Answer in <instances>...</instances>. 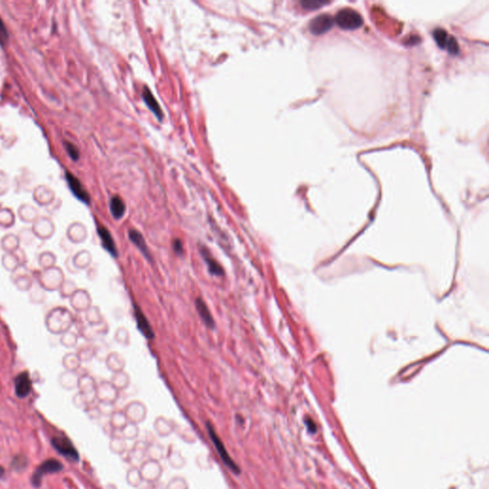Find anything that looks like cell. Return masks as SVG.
<instances>
[{
  "label": "cell",
  "mask_w": 489,
  "mask_h": 489,
  "mask_svg": "<svg viewBox=\"0 0 489 489\" xmlns=\"http://www.w3.org/2000/svg\"><path fill=\"white\" fill-rule=\"evenodd\" d=\"M110 210L116 219H120L125 212V205L119 196H114L110 201Z\"/></svg>",
  "instance_id": "cell-14"
},
{
  "label": "cell",
  "mask_w": 489,
  "mask_h": 489,
  "mask_svg": "<svg viewBox=\"0 0 489 489\" xmlns=\"http://www.w3.org/2000/svg\"><path fill=\"white\" fill-rule=\"evenodd\" d=\"M8 37H9V35H8L7 29H6L2 19L0 18V44L5 45L6 42L8 41Z\"/></svg>",
  "instance_id": "cell-20"
},
{
  "label": "cell",
  "mask_w": 489,
  "mask_h": 489,
  "mask_svg": "<svg viewBox=\"0 0 489 489\" xmlns=\"http://www.w3.org/2000/svg\"><path fill=\"white\" fill-rule=\"evenodd\" d=\"M446 49L448 50V52L452 55H457L458 53V44L457 42V40L453 37V36H450L449 37V40H448V43H447V46H446Z\"/></svg>",
  "instance_id": "cell-19"
},
{
  "label": "cell",
  "mask_w": 489,
  "mask_h": 489,
  "mask_svg": "<svg viewBox=\"0 0 489 489\" xmlns=\"http://www.w3.org/2000/svg\"><path fill=\"white\" fill-rule=\"evenodd\" d=\"M52 446L64 458L71 459L73 461L79 460V454L75 445L66 436H55L51 439Z\"/></svg>",
  "instance_id": "cell-4"
},
{
  "label": "cell",
  "mask_w": 489,
  "mask_h": 489,
  "mask_svg": "<svg viewBox=\"0 0 489 489\" xmlns=\"http://www.w3.org/2000/svg\"><path fill=\"white\" fill-rule=\"evenodd\" d=\"M63 469V464L56 458H49L39 464L31 477V484L34 488L38 489L41 486L42 478L47 474L61 472Z\"/></svg>",
  "instance_id": "cell-1"
},
{
  "label": "cell",
  "mask_w": 489,
  "mask_h": 489,
  "mask_svg": "<svg viewBox=\"0 0 489 489\" xmlns=\"http://www.w3.org/2000/svg\"><path fill=\"white\" fill-rule=\"evenodd\" d=\"M173 249L178 255H182L183 252V245L180 239H175L173 241Z\"/></svg>",
  "instance_id": "cell-21"
},
{
  "label": "cell",
  "mask_w": 489,
  "mask_h": 489,
  "mask_svg": "<svg viewBox=\"0 0 489 489\" xmlns=\"http://www.w3.org/2000/svg\"><path fill=\"white\" fill-rule=\"evenodd\" d=\"M207 429H208V432H209V435H210V440L212 441L213 443L214 446L220 456V458L222 459V461L229 467V469L233 472V473L238 475L241 472V469L240 467L236 464V462L230 458V456L224 445L223 442L221 441V439L219 438V436L216 434L215 430H214L213 426L211 425L210 422H208L207 423Z\"/></svg>",
  "instance_id": "cell-2"
},
{
  "label": "cell",
  "mask_w": 489,
  "mask_h": 489,
  "mask_svg": "<svg viewBox=\"0 0 489 489\" xmlns=\"http://www.w3.org/2000/svg\"><path fill=\"white\" fill-rule=\"evenodd\" d=\"M65 144V148L67 150L68 154L70 155V157L74 160V161H77L78 158H79V152H78V149L76 148V145H74L72 142L70 141H65L64 142Z\"/></svg>",
  "instance_id": "cell-18"
},
{
  "label": "cell",
  "mask_w": 489,
  "mask_h": 489,
  "mask_svg": "<svg viewBox=\"0 0 489 489\" xmlns=\"http://www.w3.org/2000/svg\"><path fill=\"white\" fill-rule=\"evenodd\" d=\"M201 252H202V257L207 263V265L209 267V271L211 275H216V276H222V275H225L223 267L216 260L214 259L209 249L202 247Z\"/></svg>",
  "instance_id": "cell-11"
},
{
  "label": "cell",
  "mask_w": 489,
  "mask_h": 489,
  "mask_svg": "<svg viewBox=\"0 0 489 489\" xmlns=\"http://www.w3.org/2000/svg\"><path fill=\"white\" fill-rule=\"evenodd\" d=\"M142 99L144 101V103L146 104V105L148 106V108L152 111L154 113V115L160 120L162 121L163 118H164V113H163V110L161 109V106L160 105L158 104V102L156 101V99L154 98V96L152 95L151 91L147 88V87H144L143 88V92H142Z\"/></svg>",
  "instance_id": "cell-12"
},
{
  "label": "cell",
  "mask_w": 489,
  "mask_h": 489,
  "mask_svg": "<svg viewBox=\"0 0 489 489\" xmlns=\"http://www.w3.org/2000/svg\"><path fill=\"white\" fill-rule=\"evenodd\" d=\"M66 180H67V183H68L71 191L73 192V194L76 196V198L80 200L81 202L85 203V204L90 203V196H89L88 192L84 189V187L82 186L79 180L76 178L71 172H68V171L66 172Z\"/></svg>",
  "instance_id": "cell-7"
},
{
  "label": "cell",
  "mask_w": 489,
  "mask_h": 489,
  "mask_svg": "<svg viewBox=\"0 0 489 489\" xmlns=\"http://www.w3.org/2000/svg\"><path fill=\"white\" fill-rule=\"evenodd\" d=\"M128 233H129L128 235H129V238L132 241V243L137 246L138 248L143 253V255L147 259H150L151 256L149 253V249L147 247V244L145 243L143 236L136 229H130Z\"/></svg>",
  "instance_id": "cell-13"
},
{
  "label": "cell",
  "mask_w": 489,
  "mask_h": 489,
  "mask_svg": "<svg viewBox=\"0 0 489 489\" xmlns=\"http://www.w3.org/2000/svg\"><path fill=\"white\" fill-rule=\"evenodd\" d=\"M334 19L331 15H318L311 21L310 30L314 35H322L331 30L334 26Z\"/></svg>",
  "instance_id": "cell-6"
},
{
  "label": "cell",
  "mask_w": 489,
  "mask_h": 489,
  "mask_svg": "<svg viewBox=\"0 0 489 489\" xmlns=\"http://www.w3.org/2000/svg\"><path fill=\"white\" fill-rule=\"evenodd\" d=\"M336 24L344 30H355L363 24V18L356 11L345 8L340 10L336 16Z\"/></svg>",
  "instance_id": "cell-3"
},
{
  "label": "cell",
  "mask_w": 489,
  "mask_h": 489,
  "mask_svg": "<svg viewBox=\"0 0 489 489\" xmlns=\"http://www.w3.org/2000/svg\"><path fill=\"white\" fill-rule=\"evenodd\" d=\"M98 233H99V236L102 240V244H103L104 248L108 251L112 256L117 257L118 256V249H117V246H116V244L114 242V239H113L110 231L105 227L100 226V227H98Z\"/></svg>",
  "instance_id": "cell-9"
},
{
  "label": "cell",
  "mask_w": 489,
  "mask_h": 489,
  "mask_svg": "<svg viewBox=\"0 0 489 489\" xmlns=\"http://www.w3.org/2000/svg\"><path fill=\"white\" fill-rule=\"evenodd\" d=\"M4 475H5V469L0 465V478L4 477Z\"/></svg>",
  "instance_id": "cell-23"
},
{
  "label": "cell",
  "mask_w": 489,
  "mask_h": 489,
  "mask_svg": "<svg viewBox=\"0 0 489 489\" xmlns=\"http://www.w3.org/2000/svg\"><path fill=\"white\" fill-rule=\"evenodd\" d=\"M32 381L28 372H22L15 379V395L19 398L28 397L32 392Z\"/></svg>",
  "instance_id": "cell-5"
},
{
  "label": "cell",
  "mask_w": 489,
  "mask_h": 489,
  "mask_svg": "<svg viewBox=\"0 0 489 489\" xmlns=\"http://www.w3.org/2000/svg\"><path fill=\"white\" fill-rule=\"evenodd\" d=\"M134 314H135V318H136V322H137L138 328L140 331V333L146 338L153 339L155 335L153 332L152 327H151L149 321L147 320L146 316L144 315V314L142 313V311L137 305H135L134 307Z\"/></svg>",
  "instance_id": "cell-8"
},
{
  "label": "cell",
  "mask_w": 489,
  "mask_h": 489,
  "mask_svg": "<svg viewBox=\"0 0 489 489\" xmlns=\"http://www.w3.org/2000/svg\"><path fill=\"white\" fill-rule=\"evenodd\" d=\"M300 4L302 5V7L304 9H307V10H316V9L321 8L323 5L327 4V2H321V1H317V0H314V1H302V2H300Z\"/></svg>",
  "instance_id": "cell-17"
},
{
  "label": "cell",
  "mask_w": 489,
  "mask_h": 489,
  "mask_svg": "<svg viewBox=\"0 0 489 489\" xmlns=\"http://www.w3.org/2000/svg\"><path fill=\"white\" fill-rule=\"evenodd\" d=\"M195 306H196V309H197L199 315H200L201 319L205 323V325L207 327L210 328V329L214 328L215 322H214L212 314H211L209 307L206 304V302L202 298H199L198 297L195 300Z\"/></svg>",
  "instance_id": "cell-10"
},
{
  "label": "cell",
  "mask_w": 489,
  "mask_h": 489,
  "mask_svg": "<svg viewBox=\"0 0 489 489\" xmlns=\"http://www.w3.org/2000/svg\"><path fill=\"white\" fill-rule=\"evenodd\" d=\"M306 424H307V427L309 429V431L311 433H314L316 431V426L314 424V422L312 420V419H309L306 421Z\"/></svg>",
  "instance_id": "cell-22"
},
{
  "label": "cell",
  "mask_w": 489,
  "mask_h": 489,
  "mask_svg": "<svg viewBox=\"0 0 489 489\" xmlns=\"http://www.w3.org/2000/svg\"><path fill=\"white\" fill-rule=\"evenodd\" d=\"M434 38H435V41L437 42V44L440 46L441 48H446L447 46V43H448V40H449V35H447V33L443 29H436L434 31Z\"/></svg>",
  "instance_id": "cell-15"
},
{
  "label": "cell",
  "mask_w": 489,
  "mask_h": 489,
  "mask_svg": "<svg viewBox=\"0 0 489 489\" xmlns=\"http://www.w3.org/2000/svg\"><path fill=\"white\" fill-rule=\"evenodd\" d=\"M28 465V459L22 455H18L13 459L12 461V469L15 471H22L24 470Z\"/></svg>",
  "instance_id": "cell-16"
}]
</instances>
